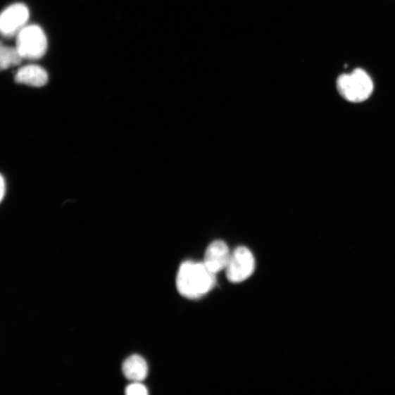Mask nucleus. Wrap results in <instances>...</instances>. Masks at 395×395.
Masks as SVG:
<instances>
[{
    "label": "nucleus",
    "mask_w": 395,
    "mask_h": 395,
    "mask_svg": "<svg viewBox=\"0 0 395 395\" xmlns=\"http://www.w3.org/2000/svg\"><path fill=\"white\" fill-rule=\"evenodd\" d=\"M215 274L204 263L187 261L182 263L177 275V288L184 297L199 299L208 294L216 283Z\"/></svg>",
    "instance_id": "1"
},
{
    "label": "nucleus",
    "mask_w": 395,
    "mask_h": 395,
    "mask_svg": "<svg viewBox=\"0 0 395 395\" xmlns=\"http://www.w3.org/2000/svg\"><path fill=\"white\" fill-rule=\"evenodd\" d=\"M337 89L346 101L361 103L370 97L374 84L367 72L361 68H356L351 73L343 74L338 77Z\"/></svg>",
    "instance_id": "2"
},
{
    "label": "nucleus",
    "mask_w": 395,
    "mask_h": 395,
    "mask_svg": "<svg viewBox=\"0 0 395 395\" xmlns=\"http://www.w3.org/2000/svg\"><path fill=\"white\" fill-rule=\"evenodd\" d=\"M15 37V47L24 59H40L46 54L48 42L44 30L40 27L27 25Z\"/></svg>",
    "instance_id": "3"
},
{
    "label": "nucleus",
    "mask_w": 395,
    "mask_h": 395,
    "mask_svg": "<svg viewBox=\"0 0 395 395\" xmlns=\"http://www.w3.org/2000/svg\"><path fill=\"white\" fill-rule=\"evenodd\" d=\"M255 258L246 247L236 249L231 255L225 274L232 284H240L248 280L254 272Z\"/></svg>",
    "instance_id": "4"
},
{
    "label": "nucleus",
    "mask_w": 395,
    "mask_h": 395,
    "mask_svg": "<svg viewBox=\"0 0 395 395\" xmlns=\"http://www.w3.org/2000/svg\"><path fill=\"white\" fill-rule=\"evenodd\" d=\"M30 17L27 7L21 4L8 7L0 17V30L6 37L16 36L27 26Z\"/></svg>",
    "instance_id": "5"
},
{
    "label": "nucleus",
    "mask_w": 395,
    "mask_h": 395,
    "mask_svg": "<svg viewBox=\"0 0 395 395\" xmlns=\"http://www.w3.org/2000/svg\"><path fill=\"white\" fill-rule=\"evenodd\" d=\"M231 255L227 244L222 240H216L206 249L203 263L216 275L227 269Z\"/></svg>",
    "instance_id": "6"
},
{
    "label": "nucleus",
    "mask_w": 395,
    "mask_h": 395,
    "mask_svg": "<svg viewBox=\"0 0 395 395\" xmlns=\"http://www.w3.org/2000/svg\"><path fill=\"white\" fill-rule=\"evenodd\" d=\"M49 80L47 72L41 66L36 65H26L17 71L15 81L33 87L45 86Z\"/></svg>",
    "instance_id": "7"
},
{
    "label": "nucleus",
    "mask_w": 395,
    "mask_h": 395,
    "mask_svg": "<svg viewBox=\"0 0 395 395\" xmlns=\"http://www.w3.org/2000/svg\"><path fill=\"white\" fill-rule=\"evenodd\" d=\"M123 372L126 379L133 382H142L148 375V365L142 356L134 354L123 364Z\"/></svg>",
    "instance_id": "8"
},
{
    "label": "nucleus",
    "mask_w": 395,
    "mask_h": 395,
    "mask_svg": "<svg viewBox=\"0 0 395 395\" xmlns=\"http://www.w3.org/2000/svg\"><path fill=\"white\" fill-rule=\"evenodd\" d=\"M24 58L16 47L1 46L0 51V67L7 70L11 67L20 65Z\"/></svg>",
    "instance_id": "9"
},
{
    "label": "nucleus",
    "mask_w": 395,
    "mask_h": 395,
    "mask_svg": "<svg viewBox=\"0 0 395 395\" xmlns=\"http://www.w3.org/2000/svg\"><path fill=\"white\" fill-rule=\"evenodd\" d=\"M125 393L127 395H146L148 389L141 382H133L126 387Z\"/></svg>",
    "instance_id": "10"
},
{
    "label": "nucleus",
    "mask_w": 395,
    "mask_h": 395,
    "mask_svg": "<svg viewBox=\"0 0 395 395\" xmlns=\"http://www.w3.org/2000/svg\"><path fill=\"white\" fill-rule=\"evenodd\" d=\"M0 198H1V201L4 200V198L6 193V184L4 177L1 176V180H0Z\"/></svg>",
    "instance_id": "11"
}]
</instances>
